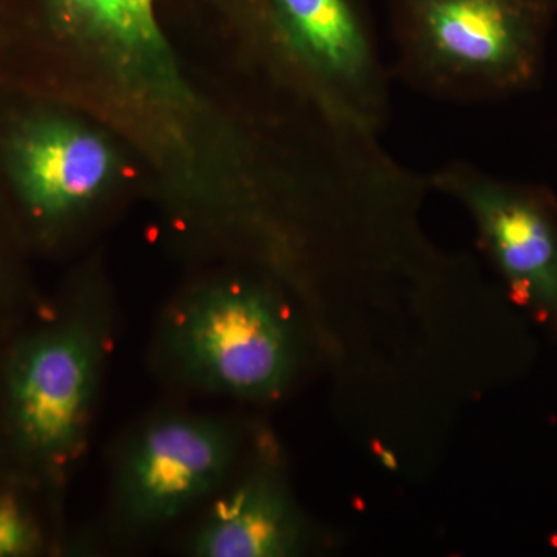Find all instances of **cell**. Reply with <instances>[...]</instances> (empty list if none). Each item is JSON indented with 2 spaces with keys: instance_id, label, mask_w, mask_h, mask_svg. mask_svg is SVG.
Wrapping results in <instances>:
<instances>
[{
  "instance_id": "6da1fadb",
  "label": "cell",
  "mask_w": 557,
  "mask_h": 557,
  "mask_svg": "<svg viewBox=\"0 0 557 557\" xmlns=\"http://www.w3.org/2000/svg\"><path fill=\"white\" fill-rule=\"evenodd\" d=\"M556 20L557 0H388L399 79L456 104L536 90Z\"/></svg>"
},
{
  "instance_id": "7a4b0ae2",
  "label": "cell",
  "mask_w": 557,
  "mask_h": 557,
  "mask_svg": "<svg viewBox=\"0 0 557 557\" xmlns=\"http://www.w3.org/2000/svg\"><path fill=\"white\" fill-rule=\"evenodd\" d=\"M161 348L183 383L233 398L277 397L298 366L287 311L248 282L215 285L178 304L164 318Z\"/></svg>"
},
{
  "instance_id": "3957f363",
  "label": "cell",
  "mask_w": 557,
  "mask_h": 557,
  "mask_svg": "<svg viewBox=\"0 0 557 557\" xmlns=\"http://www.w3.org/2000/svg\"><path fill=\"white\" fill-rule=\"evenodd\" d=\"M109 314L86 307L33 336L9 372L11 424L25 453L64 463L86 442L108 354Z\"/></svg>"
},
{
  "instance_id": "277c9868",
  "label": "cell",
  "mask_w": 557,
  "mask_h": 557,
  "mask_svg": "<svg viewBox=\"0 0 557 557\" xmlns=\"http://www.w3.org/2000/svg\"><path fill=\"white\" fill-rule=\"evenodd\" d=\"M239 435L230 421L197 413L152 418L127 443L115 475V505L126 525L174 522L218 496L233 471Z\"/></svg>"
},
{
  "instance_id": "5b68a950",
  "label": "cell",
  "mask_w": 557,
  "mask_h": 557,
  "mask_svg": "<svg viewBox=\"0 0 557 557\" xmlns=\"http://www.w3.org/2000/svg\"><path fill=\"white\" fill-rule=\"evenodd\" d=\"M431 189L468 212L479 240L512 295L557 329V197L547 186L497 177L449 161L428 175Z\"/></svg>"
},
{
  "instance_id": "8992f818",
  "label": "cell",
  "mask_w": 557,
  "mask_h": 557,
  "mask_svg": "<svg viewBox=\"0 0 557 557\" xmlns=\"http://www.w3.org/2000/svg\"><path fill=\"white\" fill-rule=\"evenodd\" d=\"M288 49L333 100L381 134L391 78L368 0H267Z\"/></svg>"
},
{
  "instance_id": "52a82bcc",
  "label": "cell",
  "mask_w": 557,
  "mask_h": 557,
  "mask_svg": "<svg viewBox=\"0 0 557 557\" xmlns=\"http://www.w3.org/2000/svg\"><path fill=\"white\" fill-rule=\"evenodd\" d=\"M299 544V516L285 479L262 461L214 497L188 549L197 557H287Z\"/></svg>"
},
{
  "instance_id": "ba28073f",
  "label": "cell",
  "mask_w": 557,
  "mask_h": 557,
  "mask_svg": "<svg viewBox=\"0 0 557 557\" xmlns=\"http://www.w3.org/2000/svg\"><path fill=\"white\" fill-rule=\"evenodd\" d=\"M110 170L108 145L72 124H33L14 141L13 171L22 197L46 218L86 203L108 182Z\"/></svg>"
},
{
  "instance_id": "9c48e42d",
  "label": "cell",
  "mask_w": 557,
  "mask_h": 557,
  "mask_svg": "<svg viewBox=\"0 0 557 557\" xmlns=\"http://www.w3.org/2000/svg\"><path fill=\"white\" fill-rule=\"evenodd\" d=\"M157 0H46L62 32L116 50H161Z\"/></svg>"
},
{
  "instance_id": "30bf717a",
  "label": "cell",
  "mask_w": 557,
  "mask_h": 557,
  "mask_svg": "<svg viewBox=\"0 0 557 557\" xmlns=\"http://www.w3.org/2000/svg\"><path fill=\"white\" fill-rule=\"evenodd\" d=\"M30 520L13 500L0 497V557L27 555L35 547Z\"/></svg>"
}]
</instances>
